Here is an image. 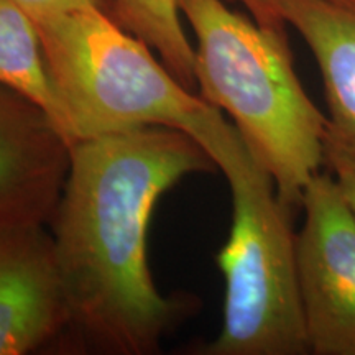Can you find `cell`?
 Segmentation results:
<instances>
[{
    "instance_id": "1",
    "label": "cell",
    "mask_w": 355,
    "mask_h": 355,
    "mask_svg": "<svg viewBox=\"0 0 355 355\" xmlns=\"http://www.w3.org/2000/svg\"><path fill=\"white\" fill-rule=\"evenodd\" d=\"M216 168L194 137L170 127L71 145L68 176L48 229L69 336L84 347L114 355L157 354L165 336L193 313V296H165L155 285L146 232L166 191Z\"/></svg>"
},
{
    "instance_id": "2",
    "label": "cell",
    "mask_w": 355,
    "mask_h": 355,
    "mask_svg": "<svg viewBox=\"0 0 355 355\" xmlns=\"http://www.w3.org/2000/svg\"><path fill=\"white\" fill-rule=\"evenodd\" d=\"M196 38L199 96L232 119L266 168L282 202L301 207L324 165L327 117L296 76L286 32L266 28L222 0H178Z\"/></svg>"
},
{
    "instance_id": "3",
    "label": "cell",
    "mask_w": 355,
    "mask_h": 355,
    "mask_svg": "<svg viewBox=\"0 0 355 355\" xmlns=\"http://www.w3.org/2000/svg\"><path fill=\"white\" fill-rule=\"evenodd\" d=\"M188 133L224 173L232 198L230 234L217 254L225 282L222 327L199 354H308L293 211L279 199L272 175L219 109L207 104Z\"/></svg>"
},
{
    "instance_id": "4",
    "label": "cell",
    "mask_w": 355,
    "mask_h": 355,
    "mask_svg": "<svg viewBox=\"0 0 355 355\" xmlns=\"http://www.w3.org/2000/svg\"><path fill=\"white\" fill-rule=\"evenodd\" d=\"M35 25L69 145L144 127L188 133L206 109L207 102L148 44L101 8H79Z\"/></svg>"
},
{
    "instance_id": "5",
    "label": "cell",
    "mask_w": 355,
    "mask_h": 355,
    "mask_svg": "<svg viewBox=\"0 0 355 355\" xmlns=\"http://www.w3.org/2000/svg\"><path fill=\"white\" fill-rule=\"evenodd\" d=\"M296 265L309 352L355 355V216L336 176L306 186Z\"/></svg>"
},
{
    "instance_id": "6",
    "label": "cell",
    "mask_w": 355,
    "mask_h": 355,
    "mask_svg": "<svg viewBox=\"0 0 355 355\" xmlns=\"http://www.w3.org/2000/svg\"><path fill=\"white\" fill-rule=\"evenodd\" d=\"M71 145L40 105L0 84V225H48Z\"/></svg>"
},
{
    "instance_id": "7",
    "label": "cell",
    "mask_w": 355,
    "mask_h": 355,
    "mask_svg": "<svg viewBox=\"0 0 355 355\" xmlns=\"http://www.w3.org/2000/svg\"><path fill=\"white\" fill-rule=\"evenodd\" d=\"M69 334L48 225H0V355H26Z\"/></svg>"
},
{
    "instance_id": "8",
    "label": "cell",
    "mask_w": 355,
    "mask_h": 355,
    "mask_svg": "<svg viewBox=\"0 0 355 355\" xmlns=\"http://www.w3.org/2000/svg\"><path fill=\"white\" fill-rule=\"evenodd\" d=\"M278 10L308 44L321 71L327 130L324 163L355 168V6L337 0H278Z\"/></svg>"
},
{
    "instance_id": "9",
    "label": "cell",
    "mask_w": 355,
    "mask_h": 355,
    "mask_svg": "<svg viewBox=\"0 0 355 355\" xmlns=\"http://www.w3.org/2000/svg\"><path fill=\"white\" fill-rule=\"evenodd\" d=\"M0 84L40 105L63 133V114L44 63L38 28L13 0H0Z\"/></svg>"
},
{
    "instance_id": "10",
    "label": "cell",
    "mask_w": 355,
    "mask_h": 355,
    "mask_svg": "<svg viewBox=\"0 0 355 355\" xmlns=\"http://www.w3.org/2000/svg\"><path fill=\"white\" fill-rule=\"evenodd\" d=\"M110 17L148 44L186 87H196L194 46L181 24L178 0H110Z\"/></svg>"
},
{
    "instance_id": "11",
    "label": "cell",
    "mask_w": 355,
    "mask_h": 355,
    "mask_svg": "<svg viewBox=\"0 0 355 355\" xmlns=\"http://www.w3.org/2000/svg\"><path fill=\"white\" fill-rule=\"evenodd\" d=\"M32 17L35 24L63 15V13L94 7L110 15V0H13Z\"/></svg>"
},
{
    "instance_id": "12",
    "label": "cell",
    "mask_w": 355,
    "mask_h": 355,
    "mask_svg": "<svg viewBox=\"0 0 355 355\" xmlns=\"http://www.w3.org/2000/svg\"><path fill=\"white\" fill-rule=\"evenodd\" d=\"M237 2L247 8L248 15L259 25L278 32H286V24L278 10V0H237ZM337 2L355 6V0H337Z\"/></svg>"
},
{
    "instance_id": "13",
    "label": "cell",
    "mask_w": 355,
    "mask_h": 355,
    "mask_svg": "<svg viewBox=\"0 0 355 355\" xmlns=\"http://www.w3.org/2000/svg\"><path fill=\"white\" fill-rule=\"evenodd\" d=\"M326 165L334 171V176L339 181L340 189H343L344 196L347 199L350 209H352L355 216V168L337 158L326 159Z\"/></svg>"
}]
</instances>
